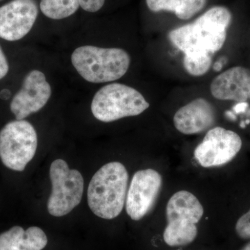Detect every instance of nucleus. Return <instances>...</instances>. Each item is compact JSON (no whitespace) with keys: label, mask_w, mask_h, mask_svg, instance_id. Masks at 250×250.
I'll return each mask as SVG.
<instances>
[{"label":"nucleus","mask_w":250,"mask_h":250,"mask_svg":"<svg viewBox=\"0 0 250 250\" xmlns=\"http://www.w3.org/2000/svg\"><path fill=\"white\" fill-rule=\"evenodd\" d=\"M231 19L229 10L214 6L195 22L171 31L168 38L184 56L212 55L223 47Z\"/></svg>","instance_id":"obj_1"},{"label":"nucleus","mask_w":250,"mask_h":250,"mask_svg":"<svg viewBox=\"0 0 250 250\" xmlns=\"http://www.w3.org/2000/svg\"><path fill=\"white\" fill-rule=\"evenodd\" d=\"M129 174L123 164L111 162L103 166L90 181L88 204L94 214L111 220L121 214L126 202Z\"/></svg>","instance_id":"obj_2"},{"label":"nucleus","mask_w":250,"mask_h":250,"mask_svg":"<svg viewBox=\"0 0 250 250\" xmlns=\"http://www.w3.org/2000/svg\"><path fill=\"white\" fill-rule=\"evenodd\" d=\"M71 61L77 72L85 80L99 83L114 82L124 76L131 59L123 49L84 45L74 51Z\"/></svg>","instance_id":"obj_3"},{"label":"nucleus","mask_w":250,"mask_h":250,"mask_svg":"<svg viewBox=\"0 0 250 250\" xmlns=\"http://www.w3.org/2000/svg\"><path fill=\"white\" fill-rule=\"evenodd\" d=\"M204 215V208L193 194L180 190L170 197L166 207L167 225L164 241L170 247L185 246L196 238L197 224Z\"/></svg>","instance_id":"obj_4"},{"label":"nucleus","mask_w":250,"mask_h":250,"mask_svg":"<svg viewBox=\"0 0 250 250\" xmlns=\"http://www.w3.org/2000/svg\"><path fill=\"white\" fill-rule=\"evenodd\" d=\"M149 107L142 94L122 83H110L95 94L91 103L94 117L104 123L141 114Z\"/></svg>","instance_id":"obj_5"},{"label":"nucleus","mask_w":250,"mask_h":250,"mask_svg":"<svg viewBox=\"0 0 250 250\" xmlns=\"http://www.w3.org/2000/svg\"><path fill=\"white\" fill-rule=\"evenodd\" d=\"M38 137L30 123L11 121L0 131V159L8 168L23 171L34 157Z\"/></svg>","instance_id":"obj_6"},{"label":"nucleus","mask_w":250,"mask_h":250,"mask_svg":"<svg viewBox=\"0 0 250 250\" xmlns=\"http://www.w3.org/2000/svg\"><path fill=\"white\" fill-rule=\"evenodd\" d=\"M52 192L47 202L49 214L62 217L80 205L83 192V179L77 170H70L65 161L57 159L49 169Z\"/></svg>","instance_id":"obj_7"},{"label":"nucleus","mask_w":250,"mask_h":250,"mask_svg":"<svg viewBox=\"0 0 250 250\" xmlns=\"http://www.w3.org/2000/svg\"><path fill=\"white\" fill-rule=\"evenodd\" d=\"M241 147L242 140L236 132L217 126L207 133L194 157L202 167H218L233 160Z\"/></svg>","instance_id":"obj_8"},{"label":"nucleus","mask_w":250,"mask_h":250,"mask_svg":"<svg viewBox=\"0 0 250 250\" xmlns=\"http://www.w3.org/2000/svg\"><path fill=\"white\" fill-rule=\"evenodd\" d=\"M162 177L157 171H138L131 179L126 198V210L130 218L139 221L152 209L162 187Z\"/></svg>","instance_id":"obj_9"},{"label":"nucleus","mask_w":250,"mask_h":250,"mask_svg":"<svg viewBox=\"0 0 250 250\" xmlns=\"http://www.w3.org/2000/svg\"><path fill=\"white\" fill-rule=\"evenodd\" d=\"M51 94L52 89L45 75L39 70H32L24 77L22 88L15 95L10 108L16 120H24L43 108Z\"/></svg>","instance_id":"obj_10"},{"label":"nucleus","mask_w":250,"mask_h":250,"mask_svg":"<svg viewBox=\"0 0 250 250\" xmlns=\"http://www.w3.org/2000/svg\"><path fill=\"white\" fill-rule=\"evenodd\" d=\"M39 14L35 0H12L0 7V38L21 40L34 26Z\"/></svg>","instance_id":"obj_11"},{"label":"nucleus","mask_w":250,"mask_h":250,"mask_svg":"<svg viewBox=\"0 0 250 250\" xmlns=\"http://www.w3.org/2000/svg\"><path fill=\"white\" fill-rule=\"evenodd\" d=\"M173 122L176 129L182 134H200L214 125L215 109L205 99H195L176 112Z\"/></svg>","instance_id":"obj_12"},{"label":"nucleus","mask_w":250,"mask_h":250,"mask_svg":"<svg viewBox=\"0 0 250 250\" xmlns=\"http://www.w3.org/2000/svg\"><path fill=\"white\" fill-rule=\"evenodd\" d=\"M210 93L220 100L241 103L250 100V70L246 67H231L220 74L210 83Z\"/></svg>","instance_id":"obj_13"},{"label":"nucleus","mask_w":250,"mask_h":250,"mask_svg":"<svg viewBox=\"0 0 250 250\" xmlns=\"http://www.w3.org/2000/svg\"><path fill=\"white\" fill-rule=\"evenodd\" d=\"M47 242L45 233L38 227L24 230L16 226L0 234V250H42Z\"/></svg>","instance_id":"obj_14"},{"label":"nucleus","mask_w":250,"mask_h":250,"mask_svg":"<svg viewBox=\"0 0 250 250\" xmlns=\"http://www.w3.org/2000/svg\"><path fill=\"white\" fill-rule=\"evenodd\" d=\"M153 12L170 11L182 20H188L205 7L207 0H146Z\"/></svg>","instance_id":"obj_15"},{"label":"nucleus","mask_w":250,"mask_h":250,"mask_svg":"<svg viewBox=\"0 0 250 250\" xmlns=\"http://www.w3.org/2000/svg\"><path fill=\"white\" fill-rule=\"evenodd\" d=\"M78 0H41L42 14L54 20H62L75 14L79 9Z\"/></svg>","instance_id":"obj_16"},{"label":"nucleus","mask_w":250,"mask_h":250,"mask_svg":"<svg viewBox=\"0 0 250 250\" xmlns=\"http://www.w3.org/2000/svg\"><path fill=\"white\" fill-rule=\"evenodd\" d=\"M212 63L211 54L184 56L183 64L188 73L192 76L200 77L209 70Z\"/></svg>","instance_id":"obj_17"},{"label":"nucleus","mask_w":250,"mask_h":250,"mask_svg":"<svg viewBox=\"0 0 250 250\" xmlns=\"http://www.w3.org/2000/svg\"><path fill=\"white\" fill-rule=\"evenodd\" d=\"M235 229L240 238L250 239V209L238 219Z\"/></svg>","instance_id":"obj_18"},{"label":"nucleus","mask_w":250,"mask_h":250,"mask_svg":"<svg viewBox=\"0 0 250 250\" xmlns=\"http://www.w3.org/2000/svg\"><path fill=\"white\" fill-rule=\"evenodd\" d=\"M80 6L84 11L95 13L102 9L105 0H78Z\"/></svg>","instance_id":"obj_19"},{"label":"nucleus","mask_w":250,"mask_h":250,"mask_svg":"<svg viewBox=\"0 0 250 250\" xmlns=\"http://www.w3.org/2000/svg\"><path fill=\"white\" fill-rule=\"evenodd\" d=\"M9 70V66L7 59L5 57V54L0 46V80L4 78L7 75Z\"/></svg>","instance_id":"obj_20"},{"label":"nucleus","mask_w":250,"mask_h":250,"mask_svg":"<svg viewBox=\"0 0 250 250\" xmlns=\"http://www.w3.org/2000/svg\"><path fill=\"white\" fill-rule=\"evenodd\" d=\"M249 106V104L247 102H241L238 103L233 107V112L235 114H240L246 111L247 108Z\"/></svg>","instance_id":"obj_21"},{"label":"nucleus","mask_w":250,"mask_h":250,"mask_svg":"<svg viewBox=\"0 0 250 250\" xmlns=\"http://www.w3.org/2000/svg\"><path fill=\"white\" fill-rule=\"evenodd\" d=\"M228 62V59L226 57H221L218 59V62H214L213 65V70L215 72H220L223 69L224 65Z\"/></svg>","instance_id":"obj_22"},{"label":"nucleus","mask_w":250,"mask_h":250,"mask_svg":"<svg viewBox=\"0 0 250 250\" xmlns=\"http://www.w3.org/2000/svg\"><path fill=\"white\" fill-rule=\"evenodd\" d=\"M11 91L7 88H4V89L1 90L0 92V98L1 100H9L10 97H11Z\"/></svg>","instance_id":"obj_23"},{"label":"nucleus","mask_w":250,"mask_h":250,"mask_svg":"<svg viewBox=\"0 0 250 250\" xmlns=\"http://www.w3.org/2000/svg\"><path fill=\"white\" fill-rule=\"evenodd\" d=\"M225 116H226L227 118H228L230 121H236L237 118L236 116V114L233 113V111H227L225 112Z\"/></svg>","instance_id":"obj_24"},{"label":"nucleus","mask_w":250,"mask_h":250,"mask_svg":"<svg viewBox=\"0 0 250 250\" xmlns=\"http://www.w3.org/2000/svg\"><path fill=\"white\" fill-rule=\"evenodd\" d=\"M241 250H250V242L246 246L243 247Z\"/></svg>","instance_id":"obj_25"},{"label":"nucleus","mask_w":250,"mask_h":250,"mask_svg":"<svg viewBox=\"0 0 250 250\" xmlns=\"http://www.w3.org/2000/svg\"><path fill=\"white\" fill-rule=\"evenodd\" d=\"M240 126H241V128H246V124L244 121H242L241 124H240Z\"/></svg>","instance_id":"obj_26"},{"label":"nucleus","mask_w":250,"mask_h":250,"mask_svg":"<svg viewBox=\"0 0 250 250\" xmlns=\"http://www.w3.org/2000/svg\"><path fill=\"white\" fill-rule=\"evenodd\" d=\"M245 123H246V125H249L250 123V120H247V121L245 122Z\"/></svg>","instance_id":"obj_27"},{"label":"nucleus","mask_w":250,"mask_h":250,"mask_svg":"<svg viewBox=\"0 0 250 250\" xmlns=\"http://www.w3.org/2000/svg\"><path fill=\"white\" fill-rule=\"evenodd\" d=\"M182 250V249H179V250Z\"/></svg>","instance_id":"obj_28"}]
</instances>
